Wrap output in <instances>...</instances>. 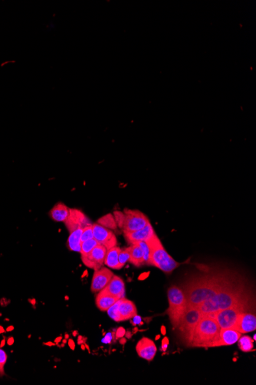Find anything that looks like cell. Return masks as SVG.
Masks as SVG:
<instances>
[{"label":"cell","mask_w":256,"mask_h":385,"mask_svg":"<svg viewBox=\"0 0 256 385\" xmlns=\"http://www.w3.org/2000/svg\"><path fill=\"white\" fill-rule=\"evenodd\" d=\"M229 279L230 277L224 272L206 274L194 279L186 295L187 306L198 307L202 302L211 299Z\"/></svg>","instance_id":"6da1fadb"},{"label":"cell","mask_w":256,"mask_h":385,"mask_svg":"<svg viewBox=\"0 0 256 385\" xmlns=\"http://www.w3.org/2000/svg\"><path fill=\"white\" fill-rule=\"evenodd\" d=\"M242 289L239 284L230 279L219 291L211 299H208L198 306L202 316L226 309L238 304H245Z\"/></svg>","instance_id":"7a4b0ae2"},{"label":"cell","mask_w":256,"mask_h":385,"mask_svg":"<svg viewBox=\"0 0 256 385\" xmlns=\"http://www.w3.org/2000/svg\"><path fill=\"white\" fill-rule=\"evenodd\" d=\"M219 326L214 318L203 316L193 330L188 343L191 347H211L220 331Z\"/></svg>","instance_id":"3957f363"},{"label":"cell","mask_w":256,"mask_h":385,"mask_svg":"<svg viewBox=\"0 0 256 385\" xmlns=\"http://www.w3.org/2000/svg\"><path fill=\"white\" fill-rule=\"evenodd\" d=\"M146 243L150 249L149 265L155 266L165 273H170L178 267V263L166 252L156 233Z\"/></svg>","instance_id":"277c9868"},{"label":"cell","mask_w":256,"mask_h":385,"mask_svg":"<svg viewBox=\"0 0 256 385\" xmlns=\"http://www.w3.org/2000/svg\"><path fill=\"white\" fill-rule=\"evenodd\" d=\"M167 295L169 307L166 314L170 317L173 327L176 328L179 321L187 307V300L183 290L176 286H172L168 289Z\"/></svg>","instance_id":"5b68a950"},{"label":"cell","mask_w":256,"mask_h":385,"mask_svg":"<svg viewBox=\"0 0 256 385\" xmlns=\"http://www.w3.org/2000/svg\"><path fill=\"white\" fill-rule=\"evenodd\" d=\"M202 317V313L200 311L198 307L187 306L176 327L186 342L189 341L193 330L195 329Z\"/></svg>","instance_id":"8992f818"},{"label":"cell","mask_w":256,"mask_h":385,"mask_svg":"<svg viewBox=\"0 0 256 385\" xmlns=\"http://www.w3.org/2000/svg\"><path fill=\"white\" fill-rule=\"evenodd\" d=\"M245 304H238L226 309L220 310L206 316L211 317L217 321L221 329H233L237 323L238 317L246 311Z\"/></svg>","instance_id":"52a82bcc"},{"label":"cell","mask_w":256,"mask_h":385,"mask_svg":"<svg viewBox=\"0 0 256 385\" xmlns=\"http://www.w3.org/2000/svg\"><path fill=\"white\" fill-rule=\"evenodd\" d=\"M125 221L122 228L124 232H131L142 229L150 224L146 215L138 210L125 209Z\"/></svg>","instance_id":"ba28073f"},{"label":"cell","mask_w":256,"mask_h":385,"mask_svg":"<svg viewBox=\"0 0 256 385\" xmlns=\"http://www.w3.org/2000/svg\"><path fill=\"white\" fill-rule=\"evenodd\" d=\"M107 251L108 250L105 246L99 244L96 246L90 253L81 256V260L87 267L93 268L96 271L101 268V266L105 263Z\"/></svg>","instance_id":"9c48e42d"},{"label":"cell","mask_w":256,"mask_h":385,"mask_svg":"<svg viewBox=\"0 0 256 385\" xmlns=\"http://www.w3.org/2000/svg\"><path fill=\"white\" fill-rule=\"evenodd\" d=\"M92 230H93V236L100 244L105 246L107 250L114 248L117 244V239L114 233L105 228L101 224H92Z\"/></svg>","instance_id":"30bf717a"},{"label":"cell","mask_w":256,"mask_h":385,"mask_svg":"<svg viewBox=\"0 0 256 385\" xmlns=\"http://www.w3.org/2000/svg\"><path fill=\"white\" fill-rule=\"evenodd\" d=\"M65 224L69 232H73L78 228H85L92 224L86 215L81 211L76 208H70V213L69 217L65 221Z\"/></svg>","instance_id":"8fae6325"},{"label":"cell","mask_w":256,"mask_h":385,"mask_svg":"<svg viewBox=\"0 0 256 385\" xmlns=\"http://www.w3.org/2000/svg\"><path fill=\"white\" fill-rule=\"evenodd\" d=\"M114 275L110 269L105 267L96 270L92 278L91 289L93 292L101 291L106 287L107 284H109Z\"/></svg>","instance_id":"7c38bea8"},{"label":"cell","mask_w":256,"mask_h":385,"mask_svg":"<svg viewBox=\"0 0 256 385\" xmlns=\"http://www.w3.org/2000/svg\"><path fill=\"white\" fill-rule=\"evenodd\" d=\"M256 328V315L251 313H242L238 317L237 323L235 325L233 330L238 331L241 334L252 332Z\"/></svg>","instance_id":"4fadbf2b"},{"label":"cell","mask_w":256,"mask_h":385,"mask_svg":"<svg viewBox=\"0 0 256 385\" xmlns=\"http://www.w3.org/2000/svg\"><path fill=\"white\" fill-rule=\"evenodd\" d=\"M241 336V333L233 329H220L219 334L217 339L212 343L211 347L232 345L237 343Z\"/></svg>","instance_id":"5bb4252c"},{"label":"cell","mask_w":256,"mask_h":385,"mask_svg":"<svg viewBox=\"0 0 256 385\" xmlns=\"http://www.w3.org/2000/svg\"><path fill=\"white\" fill-rule=\"evenodd\" d=\"M136 351L141 358L150 362L155 357L157 347L153 341L147 338H143L137 344Z\"/></svg>","instance_id":"9a60e30c"},{"label":"cell","mask_w":256,"mask_h":385,"mask_svg":"<svg viewBox=\"0 0 256 385\" xmlns=\"http://www.w3.org/2000/svg\"><path fill=\"white\" fill-rule=\"evenodd\" d=\"M155 232L152 227L151 224H148L146 227L142 229L135 231V232H124L125 239L130 244H137L141 242H146L154 235Z\"/></svg>","instance_id":"2e32d148"},{"label":"cell","mask_w":256,"mask_h":385,"mask_svg":"<svg viewBox=\"0 0 256 385\" xmlns=\"http://www.w3.org/2000/svg\"><path fill=\"white\" fill-rule=\"evenodd\" d=\"M101 291L105 293L109 294V295L118 297L119 299H122L123 295L125 294V282L121 277L114 275L112 277L109 284H107L106 287Z\"/></svg>","instance_id":"e0dca14e"},{"label":"cell","mask_w":256,"mask_h":385,"mask_svg":"<svg viewBox=\"0 0 256 385\" xmlns=\"http://www.w3.org/2000/svg\"><path fill=\"white\" fill-rule=\"evenodd\" d=\"M118 312H119L120 318H121V322L135 318L137 315L135 304L131 301L124 299V298L120 299Z\"/></svg>","instance_id":"ac0fdd59"},{"label":"cell","mask_w":256,"mask_h":385,"mask_svg":"<svg viewBox=\"0 0 256 385\" xmlns=\"http://www.w3.org/2000/svg\"><path fill=\"white\" fill-rule=\"evenodd\" d=\"M69 213H70V208L66 204L62 203H58L50 210L49 215L55 222L65 223L69 217Z\"/></svg>","instance_id":"d6986e66"},{"label":"cell","mask_w":256,"mask_h":385,"mask_svg":"<svg viewBox=\"0 0 256 385\" xmlns=\"http://www.w3.org/2000/svg\"><path fill=\"white\" fill-rule=\"evenodd\" d=\"M119 299L118 297L101 291L96 298V305L101 311H108Z\"/></svg>","instance_id":"ffe728a7"},{"label":"cell","mask_w":256,"mask_h":385,"mask_svg":"<svg viewBox=\"0 0 256 385\" xmlns=\"http://www.w3.org/2000/svg\"><path fill=\"white\" fill-rule=\"evenodd\" d=\"M130 253V263L137 267H140L142 264H145V255L141 246L138 244H133L128 248Z\"/></svg>","instance_id":"44dd1931"},{"label":"cell","mask_w":256,"mask_h":385,"mask_svg":"<svg viewBox=\"0 0 256 385\" xmlns=\"http://www.w3.org/2000/svg\"><path fill=\"white\" fill-rule=\"evenodd\" d=\"M121 251V248L117 246L108 250L104 264L113 269H121V266L118 262V256Z\"/></svg>","instance_id":"7402d4cb"},{"label":"cell","mask_w":256,"mask_h":385,"mask_svg":"<svg viewBox=\"0 0 256 385\" xmlns=\"http://www.w3.org/2000/svg\"><path fill=\"white\" fill-rule=\"evenodd\" d=\"M82 232H83V228H78V229L70 232V235H69V239H68V246H69V249L72 250V251L80 252V251H81V238Z\"/></svg>","instance_id":"603a6c76"},{"label":"cell","mask_w":256,"mask_h":385,"mask_svg":"<svg viewBox=\"0 0 256 385\" xmlns=\"http://www.w3.org/2000/svg\"><path fill=\"white\" fill-rule=\"evenodd\" d=\"M98 224H101L105 228L109 230H114L117 228V225L114 219V215L112 214H108L103 217H101L98 221Z\"/></svg>","instance_id":"cb8c5ba5"},{"label":"cell","mask_w":256,"mask_h":385,"mask_svg":"<svg viewBox=\"0 0 256 385\" xmlns=\"http://www.w3.org/2000/svg\"><path fill=\"white\" fill-rule=\"evenodd\" d=\"M238 347L243 352H250L253 350V340L250 337H240L238 342Z\"/></svg>","instance_id":"d4e9b609"},{"label":"cell","mask_w":256,"mask_h":385,"mask_svg":"<svg viewBox=\"0 0 256 385\" xmlns=\"http://www.w3.org/2000/svg\"><path fill=\"white\" fill-rule=\"evenodd\" d=\"M98 244H99V243L94 238L81 243V251H80L81 256L87 255L88 254L90 253L91 251L94 249L96 246L98 245Z\"/></svg>","instance_id":"484cf974"},{"label":"cell","mask_w":256,"mask_h":385,"mask_svg":"<svg viewBox=\"0 0 256 385\" xmlns=\"http://www.w3.org/2000/svg\"><path fill=\"white\" fill-rule=\"evenodd\" d=\"M120 299L107 311L108 313H109V316H110L113 320L115 321V322H121V318H120L119 312H118V306H119Z\"/></svg>","instance_id":"4316f807"},{"label":"cell","mask_w":256,"mask_h":385,"mask_svg":"<svg viewBox=\"0 0 256 385\" xmlns=\"http://www.w3.org/2000/svg\"><path fill=\"white\" fill-rule=\"evenodd\" d=\"M129 261H130V253H129L128 248L125 250H121L120 251L119 256H118V262H119L121 268L124 267Z\"/></svg>","instance_id":"83f0119b"},{"label":"cell","mask_w":256,"mask_h":385,"mask_svg":"<svg viewBox=\"0 0 256 385\" xmlns=\"http://www.w3.org/2000/svg\"><path fill=\"white\" fill-rule=\"evenodd\" d=\"M94 238L93 236V230H92L91 225H89L83 228V232L81 234V243H84L85 241L89 240Z\"/></svg>","instance_id":"f1b7e54d"},{"label":"cell","mask_w":256,"mask_h":385,"mask_svg":"<svg viewBox=\"0 0 256 385\" xmlns=\"http://www.w3.org/2000/svg\"><path fill=\"white\" fill-rule=\"evenodd\" d=\"M7 354L6 351L0 348V376L1 377L3 376L5 374L4 367L6 365V362H7Z\"/></svg>","instance_id":"f546056e"},{"label":"cell","mask_w":256,"mask_h":385,"mask_svg":"<svg viewBox=\"0 0 256 385\" xmlns=\"http://www.w3.org/2000/svg\"><path fill=\"white\" fill-rule=\"evenodd\" d=\"M114 219H115L116 223H117V226L122 228L123 224H124V221H125V214L124 212H119V211H116L114 213Z\"/></svg>","instance_id":"4dcf8cb0"},{"label":"cell","mask_w":256,"mask_h":385,"mask_svg":"<svg viewBox=\"0 0 256 385\" xmlns=\"http://www.w3.org/2000/svg\"><path fill=\"white\" fill-rule=\"evenodd\" d=\"M125 335V330L124 327H119V328L117 330V332H116V337H117V338H122Z\"/></svg>","instance_id":"1f68e13d"},{"label":"cell","mask_w":256,"mask_h":385,"mask_svg":"<svg viewBox=\"0 0 256 385\" xmlns=\"http://www.w3.org/2000/svg\"><path fill=\"white\" fill-rule=\"evenodd\" d=\"M168 344H169V341L167 338H165L162 342V349L164 351H166L167 348Z\"/></svg>","instance_id":"d6a6232c"},{"label":"cell","mask_w":256,"mask_h":385,"mask_svg":"<svg viewBox=\"0 0 256 385\" xmlns=\"http://www.w3.org/2000/svg\"><path fill=\"white\" fill-rule=\"evenodd\" d=\"M111 340H112V334L111 333H110H110H109V334H108V335H106V337H105V338H104L103 342H105V343H110V342H111Z\"/></svg>","instance_id":"836d02e7"},{"label":"cell","mask_w":256,"mask_h":385,"mask_svg":"<svg viewBox=\"0 0 256 385\" xmlns=\"http://www.w3.org/2000/svg\"><path fill=\"white\" fill-rule=\"evenodd\" d=\"M148 275H149V272H145V273L142 274V275H140L139 280H145L146 278H147Z\"/></svg>","instance_id":"e575fe53"},{"label":"cell","mask_w":256,"mask_h":385,"mask_svg":"<svg viewBox=\"0 0 256 385\" xmlns=\"http://www.w3.org/2000/svg\"><path fill=\"white\" fill-rule=\"evenodd\" d=\"M69 347H71V348L73 349V350H74V341L69 340Z\"/></svg>","instance_id":"d590c367"},{"label":"cell","mask_w":256,"mask_h":385,"mask_svg":"<svg viewBox=\"0 0 256 385\" xmlns=\"http://www.w3.org/2000/svg\"><path fill=\"white\" fill-rule=\"evenodd\" d=\"M162 333L163 335H165L166 334V330H165V327L163 326L162 327Z\"/></svg>","instance_id":"8d00e7d4"}]
</instances>
